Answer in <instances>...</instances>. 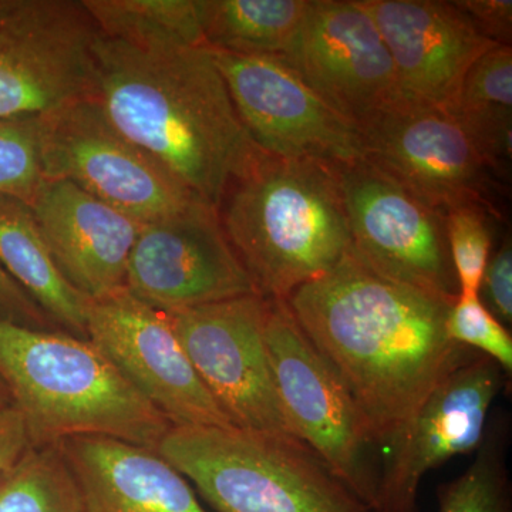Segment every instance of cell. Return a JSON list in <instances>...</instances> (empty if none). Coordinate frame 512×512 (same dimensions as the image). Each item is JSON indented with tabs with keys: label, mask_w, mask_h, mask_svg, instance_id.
I'll return each instance as SVG.
<instances>
[{
	"label": "cell",
	"mask_w": 512,
	"mask_h": 512,
	"mask_svg": "<svg viewBox=\"0 0 512 512\" xmlns=\"http://www.w3.org/2000/svg\"><path fill=\"white\" fill-rule=\"evenodd\" d=\"M0 512H84L60 444L32 446L0 471Z\"/></svg>",
	"instance_id": "cb8c5ba5"
},
{
	"label": "cell",
	"mask_w": 512,
	"mask_h": 512,
	"mask_svg": "<svg viewBox=\"0 0 512 512\" xmlns=\"http://www.w3.org/2000/svg\"><path fill=\"white\" fill-rule=\"evenodd\" d=\"M117 131L215 210L262 156L208 46L146 50L99 35L94 90Z\"/></svg>",
	"instance_id": "7a4b0ae2"
},
{
	"label": "cell",
	"mask_w": 512,
	"mask_h": 512,
	"mask_svg": "<svg viewBox=\"0 0 512 512\" xmlns=\"http://www.w3.org/2000/svg\"><path fill=\"white\" fill-rule=\"evenodd\" d=\"M157 451L217 512H373L292 436L171 426Z\"/></svg>",
	"instance_id": "5b68a950"
},
{
	"label": "cell",
	"mask_w": 512,
	"mask_h": 512,
	"mask_svg": "<svg viewBox=\"0 0 512 512\" xmlns=\"http://www.w3.org/2000/svg\"><path fill=\"white\" fill-rule=\"evenodd\" d=\"M0 380L33 446L110 437L156 450L170 421L89 339L0 316Z\"/></svg>",
	"instance_id": "277c9868"
},
{
	"label": "cell",
	"mask_w": 512,
	"mask_h": 512,
	"mask_svg": "<svg viewBox=\"0 0 512 512\" xmlns=\"http://www.w3.org/2000/svg\"><path fill=\"white\" fill-rule=\"evenodd\" d=\"M99 35L82 0H0V119L92 97Z\"/></svg>",
	"instance_id": "52a82bcc"
},
{
	"label": "cell",
	"mask_w": 512,
	"mask_h": 512,
	"mask_svg": "<svg viewBox=\"0 0 512 512\" xmlns=\"http://www.w3.org/2000/svg\"><path fill=\"white\" fill-rule=\"evenodd\" d=\"M357 127L365 160L434 210L477 205L495 215L498 178L451 114L402 103Z\"/></svg>",
	"instance_id": "7c38bea8"
},
{
	"label": "cell",
	"mask_w": 512,
	"mask_h": 512,
	"mask_svg": "<svg viewBox=\"0 0 512 512\" xmlns=\"http://www.w3.org/2000/svg\"><path fill=\"white\" fill-rule=\"evenodd\" d=\"M448 338L512 372L511 333L484 305L480 293H458L446 319Z\"/></svg>",
	"instance_id": "83f0119b"
},
{
	"label": "cell",
	"mask_w": 512,
	"mask_h": 512,
	"mask_svg": "<svg viewBox=\"0 0 512 512\" xmlns=\"http://www.w3.org/2000/svg\"><path fill=\"white\" fill-rule=\"evenodd\" d=\"M504 429L491 424L461 476L437 488L439 512H512Z\"/></svg>",
	"instance_id": "d4e9b609"
},
{
	"label": "cell",
	"mask_w": 512,
	"mask_h": 512,
	"mask_svg": "<svg viewBox=\"0 0 512 512\" xmlns=\"http://www.w3.org/2000/svg\"><path fill=\"white\" fill-rule=\"evenodd\" d=\"M348 217L353 254L376 274L440 298L456 299L444 212L362 160L333 165Z\"/></svg>",
	"instance_id": "9c48e42d"
},
{
	"label": "cell",
	"mask_w": 512,
	"mask_h": 512,
	"mask_svg": "<svg viewBox=\"0 0 512 512\" xmlns=\"http://www.w3.org/2000/svg\"><path fill=\"white\" fill-rule=\"evenodd\" d=\"M311 0H204L205 45L245 56H284Z\"/></svg>",
	"instance_id": "7402d4cb"
},
{
	"label": "cell",
	"mask_w": 512,
	"mask_h": 512,
	"mask_svg": "<svg viewBox=\"0 0 512 512\" xmlns=\"http://www.w3.org/2000/svg\"><path fill=\"white\" fill-rule=\"evenodd\" d=\"M456 3L485 37L498 45L511 46V0H460Z\"/></svg>",
	"instance_id": "f546056e"
},
{
	"label": "cell",
	"mask_w": 512,
	"mask_h": 512,
	"mask_svg": "<svg viewBox=\"0 0 512 512\" xmlns=\"http://www.w3.org/2000/svg\"><path fill=\"white\" fill-rule=\"evenodd\" d=\"M264 338L276 392L296 437L373 510L382 473L380 446L349 390L305 335L288 302L266 299Z\"/></svg>",
	"instance_id": "8992f818"
},
{
	"label": "cell",
	"mask_w": 512,
	"mask_h": 512,
	"mask_svg": "<svg viewBox=\"0 0 512 512\" xmlns=\"http://www.w3.org/2000/svg\"><path fill=\"white\" fill-rule=\"evenodd\" d=\"M485 296L484 305L504 326L512 323V245L505 238L493 252L485 268L480 293Z\"/></svg>",
	"instance_id": "f1b7e54d"
},
{
	"label": "cell",
	"mask_w": 512,
	"mask_h": 512,
	"mask_svg": "<svg viewBox=\"0 0 512 512\" xmlns=\"http://www.w3.org/2000/svg\"><path fill=\"white\" fill-rule=\"evenodd\" d=\"M59 444L84 512H208L190 481L156 450L100 436Z\"/></svg>",
	"instance_id": "d6986e66"
},
{
	"label": "cell",
	"mask_w": 512,
	"mask_h": 512,
	"mask_svg": "<svg viewBox=\"0 0 512 512\" xmlns=\"http://www.w3.org/2000/svg\"><path fill=\"white\" fill-rule=\"evenodd\" d=\"M43 181L39 117L0 119V195L29 205Z\"/></svg>",
	"instance_id": "4316f807"
},
{
	"label": "cell",
	"mask_w": 512,
	"mask_h": 512,
	"mask_svg": "<svg viewBox=\"0 0 512 512\" xmlns=\"http://www.w3.org/2000/svg\"><path fill=\"white\" fill-rule=\"evenodd\" d=\"M507 373L481 353L457 366L390 444L373 512H417L423 477L450 458L476 453Z\"/></svg>",
	"instance_id": "9a60e30c"
},
{
	"label": "cell",
	"mask_w": 512,
	"mask_h": 512,
	"mask_svg": "<svg viewBox=\"0 0 512 512\" xmlns=\"http://www.w3.org/2000/svg\"><path fill=\"white\" fill-rule=\"evenodd\" d=\"M281 57L356 126L402 104L389 49L357 0H311L298 35Z\"/></svg>",
	"instance_id": "2e32d148"
},
{
	"label": "cell",
	"mask_w": 512,
	"mask_h": 512,
	"mask_svg": "<svg viewBox=\"0 0 512 512\" xmlns=\"http://www.w3.org/2000/svg\"><path fill=\"white\" fill-rule=\"evenodd\" d=\"M266 299L241 296L167 313L192 367L232 426L298 439L276 392L264 338Z\"/></svg>",
	"instance_id": "30bf717a"
},
{
	"label": "cell",
	"mask_w": 512,
	"mask_h": 512,
	"mask_svg": "<svg viewBox=\"0 0 512 512\" xmlns=\"http://www.w3.org/2000/svg\"><path fill=\"white\" fill-rule=\"evenodd\" d=\"M211 50L239 120L259 150L329 165L365 160L359 127L303 82L282 57Z\"/></svg>",
	"instance_id": "8fae6325"
},
{
	"label": "cell",
	"mask_w": 512,
	"mask_h": 512,
	"mask_svg": "<svg viewBox=\"0 0 512 512\" xmlns=\"http://www.w3.org/2000/svg\"><path fill=\"white\" fill-rule=\"evenodd\" d=\"M382 35L403 104L447 111L468 70L498 43L456 2L357 0Z\"/></svg>",
	"instance_id": "e0dca14e"
},
{
	"label": "cell",
	"mask_w": 512,
	"mask_h": 512,
	"mask_svg": "<svg viewBox=\"0 0 512 512\" xmlns=\"http://www.w3.org/2000/svg\"><path fill=\"white\" fill-rule=\"evenodd\" d=\"M126 289L164 313L259 295L229 244L220 212L202 201L141 225Z\"/></svg>",
	"instance_id": "4fadbf2b"
},
{
	"label": "cell",
	"mask_w": 512,
	"mask_h": 512,
	"mask_svg": "<svg viewBox=\"0 0 512 512\" xmlns=\"http://www.w3.org/2000/svg\"><path fill=\"white\" fill-rule=\"evenodd\" d=\"M64 279L90 302L126 288L140 222L66 180H45L29 204Z\"/></svg>",
	"instance_id": "ac0fdd59"
},
{
	"label": "cell",
	"mask_w": 512,
	"mask_h": 512,
	"mask_svg": "<svg viewBox=\"0 0 512 512\" xmlns=\"http://www.w3.org/2000/svg\"><path fill=\"white\" fill-rule=\"evenodd\" d=\"M220 211L229 244L265 299L286 301L352 249L333 165L264 154L231 185Z\"/></svg>",
	"instance_id": "3957f363"
},
{
	"label": "cell",
	"mask_w": 512,
	"mask_h": 512,
	"mask_svg": "<svg viewBox=\"0 0 512 512\" xmlns=\"http://www.w3.org/2000/svg\"><path fill=\"white\" fill-rule=\"evenodd\" d=\"M12 406V400H10L8 389L5 384L0 380V410L6 409V407Z\"/></svg>",
	"instance_id": "d6a6232c"
},
{
	"label": "cell",
	"mask_w": 512,
	"mask_h": 512,
	"mask_svg": "<svg viewBox=\"0 0 512 512\" xmlns=\"http://www.w3.org/2000/svg\"><path fill=\"white\" fill-rule=\"evenodd\" d=\"M448 114L473 138L497 178L510 177L512 49L498 45L468 70Z\"/></svg>",
	"instance_id": "44dd1931"
},
{
	"label": "cell",
	"mask_w": 512,
	"mask_h": 512,
	"mask_svg": "<svg viewBox=\"0 0 512 512\" xmlns=\"http://www.w3.org/2000/svg\"><path fill=\"white\" fill-rule=\"evenodd\" d=\"M32 446L19 410L15 406L0 410V471L12 466Z\"/></svg>",
	"instance_id": "1f68e13d"
},
{
	"label": "cell",
	"mask_w": 512,
	"mask_h": 512,
	"mask_svg": "<svg viewBox=\"0 0 512 512\" xmlns=\"http://www.w3.org/2000/svg\"><path fill=\"white\" fill-rule=\"evenodd\" d=\"M0 266L64 332L87 339L90 301L64 279L26 202L0 195Z\"/></svg>",
	"instance_id": "ffe728a7"
},
{
	"label": "cell",
	"mask_w": 512,
	"mask_h": 512,
	"mask_svg": "<svg viewBox=\"0 0 512 512\" xmlns=\"http://www.w3.org/2000/svg\"><path fill=\"white\" fill-rule=\"evenodd\" d=\"M103 37L138 49L207 46L204 0H82Z\"/></svg>",
	"instance_id": "603a6c76"
},
{
	"label": "cell",
	"mask_w": 512,
	"mask_h": 512,
	"mask_svg": "<svg viewBox=\"0 0 512 512\" xmlns=\"http://www.w3.org/2000/svg\"><path fill=\"white\" fill-rule=\"evenodd\" d=\"M454 301L376 274L352 249L286 299L349 390L377 444L387 447L431 390L478 353L447 336Z\"/></svg>",
	"instance_id": "6da1fadb"
},
{
	"label": "cell",
	"mask_w": 512,
	"mask_h": 512,
	"mask_svg": "<svg viewBox=\"0 0 512 512\" xmlns=\"http://www.w3.org/2000/svg\"><path fill=\"white\" fill-rule=\"evenodd\" d=\"M87 339L174 427H234L175 335L167 313L126 288L90 302Z\"/></svg>",
	"instance_id": "5bb4252c"
},
{
	"label": "cell",
	"mask_w": 512,
	"mask_h": 512,
	"mask_svg": "<svg viewBox=\"0 0 512 512\" xmlns=\"http://www.w3.org/2000/svg\"><path fill=\"white\" fill-rule=\"evenodd\" d=\"M45 180H66L148 224L201 201L114 128L89 97L39 117Z\"/></svg>",
	"instance_id": "ba28073f"
},
{
	"label": "cell",
	"mask_w": 512,
	"mask_h": 512,
	"mask_svg": "<svg viewBox=\"0 0 512 512\" xmlns=\"http://www.w3.org/2000/svg\"><path fill=\"white\" fill-rule=\"evenodd\" d=\"M491 215L493 212L477 205H463L444 212L458 293H480L485 268L493 254Z\"/></svg>",
	"instance_id": "484cf974"
},
{
	"label": "cell",
	"mask_w": 512,
	"mask_h": 512,
	"mask_svg": "<svg viewBox=\"0 0 512 512\" xmlns=\"http://www.w3.org/2000/svg\"><path fill=\"white\" fill-rule=\"evenodd\" d=\"M0 316L32 328L43 329L47 323L42 309L10 278L2 266H0Z\"/></svg>",
	"instance_id": "4dcf8cb0"
}]
</instances>
